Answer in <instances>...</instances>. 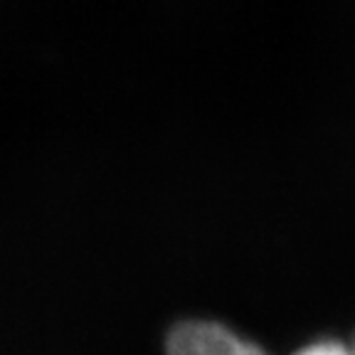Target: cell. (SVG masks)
<instances>
[{
  "mask_svg": "<svg viewBox=\"0 0 355 355\" xmlns=\"http://www.w3.org/2000/svg\"><path fill=\"white\" fill-rule=\"evenodd\" d=\"M294 355H353V348H345L340 340L323 338V340H313V343L304 345V348L296 350Z\"/></svg>",
  "mask_w": 355,
  "mask_h": 355,
  "instance_id": "cell-2",
  "label": "cell"
},
{
  "mask_svg": "<svg viewBox=\"0 0 355 355\" xmlns=\"http://www.w3.org/2000/svg\"><path fill=\"white\" fill-rule=\"evenodd\" d=\"M353 355H355V345H353Z\"/></svg>",
  "mask_w": 355,
  "mask_h": 355,
  "instance_id": "cell-3",
  "label": "cell"
},
{
  "mask_svg": "<svg viewBox=\"0 0 355 355\" xmlns=\"http://www.w3.org/2000/svg\"><path fill=\"white\" fill-rule=\"evenodd\" d=\"M166 355H266L257 343L217 321L178 323L166 340Z\"/></svg>",
  "mask_w": 355,
  "mask_h": 355,
  "instance_id": "cell-1",
  "label": "cell"
}]
</instances>
